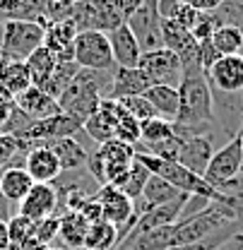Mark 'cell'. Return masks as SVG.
<instances>
[{
	"mask_svg": "<svg viewBox=\"0 0 243 250\" xmlns=\"http://www.w3.org/2000/svg\"><path fill=\"white\" fill-rule=\"evenodd\" d=\"M221 192H234V195H241V197H243V173L239 176V178L229 181L226 186L221 188Z\"/></svg>",
	"mask_w": 243,
	"mask_h": 250,
	"instance_id": "74e56055",
	"label": "cell"
},
{
	"mask_svg": "<svg viewBox=\"0 0 243 250\" xmlns=\"http://www.w3.org/2000/svg\"><path fill=\"white\" fill-rule=\"evenodd\" d=\"M0 61H2V48H0Z\"/></svg>",
	"mask_w": 243,
	"mask_h": 250,
	"instance_id": "ee69618b",
	"label": "cell"
},
{
	"mask_svg": "<svg viewBox=\"0 0 243 250\" xmlns=\"http://www.w3.org/2000/svg\"><path fill=\"white\" fill-rule=\"evenodd\" d=\"M118 2V7H121V12H123V17H125V22L145 5V0H116Z\"/></svg>",
	"mask_w": 243,
	"mask_h": 250,
	"instance_id": "8d00e7d4",
	"label": "cell"
},
{
	"mask_svg": "<svg viewBox=\"0 0 243 250\" xmlns=\"http://www.w3.org/2000/svg\"><path fill=\"white\" fill-rule=\"evenodd\" d=\"M159 17L161 20H171V22H176V24L193 31L200 12L193 10L190 5L181 2V0H159Z\"/></svg>",
	"mask_w": 243,
	"mask_h": 250,
	"instance_id": "cb8c5ba5",
	"label": "cell"
},
{
	"mask_svg": "<svg viewBox=\"0 0 243 250\" xmlns=\"http://www.w3.org/2000/svg\"><path fill=\"white\" fill-rule=\"evenodd\" d=\"M36 186L34 178L27 173L24 166H12L0 171V192L5 195V200L10 205H20L27 195L31 192V188Z\"/></svg>",
	"mask_w": 243,
	"mask_h": 250,
	"instance_id": "ac0fdd59",
	"label": "cell"
},
{
	"mask_svg": "<svg viewBox=\"0 0 243 250\" xmlns=\"http://www.w3.org/2000/svg\"><path fill=\"white\" fill-rule=\"evenodd\" d=\"M169 137H174V123H169V121H164V118H159V116H154L150 121L140 123V142H142L145 147L159 145V142H164V140H169Z\"/></svg>",
	"mask_w": 243,
	"mask_h": 250,
	"instance_id": "4316f807",
	"label": "cell"
},
{
	"mask_svg": "<svg viewBox=\"0 0 243 250\" xmlns=\"http://www.w3.org/2000/svg\"><path fill=\"white\" fill-rule=\"evenodd\" d=\"M118 111H121L118 101H113V99H104L101 106H99V111L85 121L82 130L89 135L96 145H106V142L116 140V121H118Z\"/></svg>",
	"mask_w": 243,
	"mask_h": 250,
	"instance_id": "8fae6325",
	"label": "cell"
},
{
	"mask_svg": "<svg viewBox=\"0 0 243 250\" xmlns=\"http://www.w3.org/2000/svg\"><path fill=\"white\" fill-rule=\"evenodd\" d=\"M214 140L212 135H200V137H190V140H183V149L178 156V164L185 166L188 171H193L195 176H202L205 178V171L210 166L214 156Z\"/></svg>",
	"mask_w": 243,
	"mask_h": 250,
	"instance_id": "7c38bea8",
	"label": "cell"
},
{
	"mask_svg": "<svg viewBox=\"0 0 243 250\" xmlns=\"http://www.w3.org/2000/svg\"><path fill=\"white\" fill-rule=\"evenodd\" d=\"M10 246V231H7V221L0 219V250Z\"/></svg>",
	"mask_w": 243,
	"mask_h": 250,
	"instance_id": "60d3db41",
	"label": "cell"
},
{
	"mask_svg": "<svg viewBox=\"0 0 243 250\" xmlns=\"http://www.w3.org/2000/svg\"><path fill=\"white\" fill-rule=\"evenodd\" d=\"M24 62H27V67H29L31 84H34V87H44V84L53 77V72H56V67H58V58H56L46 46H41L39 51H34Z\"/></svg>",
	"mask_w": 243,
	"mask_h": 250,
	"instance_id": "7402d4cb",
	"label": "cell"
},
{
	"mask_svg": "<svg viewBox=\"0 0 243 250\" xmlns=\"http://www.w3.org/2000/svg\"><path fill=\"white\" fill-rule=\"evenodd\" d=\"M24 168L34 178V183H53L63 176L61 161L58 156L53 154L48 147L39 145V147H31L27 156H24Z\"/></svg>",
	"mask_w": 243,
	"mask_h": 250,
	"instance_id": "4fadbf2b",
	"label": "cell"
},
{
	"mask_svg": "<svg viewBox=\"0 0 243 250\" xmlns=\"http://www.w3.org/2000/svg\"><path fill=\"white\" fill-rule=\"evenodd\" d=\"M67 20L75 22L77 34L80 31H104L111 34L125 24L121 7L116 0H80L70 12Z\"/></svg>",
	"mask_w": 243,
	"mask_h": 250,
	"instance_id": "7a4b0ae2",
	"label": "cell"
},
{
	"mask_svg": "<svg viewBox=\"0 0 243 250\" xmlns=\"http://www.w3.org/2000/svg\"><path fill=\"white\" fill-rule=\"evenodd\" d=\"M89 231V221L80 212H67L61 217V241L67 250H85V238Z\"/></svg>",
	"mask_w": 243,
	"mask_h": 250,
	"instance_id": "44dd1931",
	"label": "cell"
},
{
	"mask_svg": "<svg viewBox=\"0 0 243 250\" xmlns=\"http://www.w3.org/2000/svg\"><path fill=\"white\" fill-rule=\"evenodd\" d=\"M118 104H121L123 111H128L137 123H145V121H150V118L156 116L145 96H125V99H118Z\"/></svg>",
	"mask_w": 243,
	"mask_h": 250,
	"instance_id": "4dcf8cb0",
	"label": "cell"
},
{
	"mask_svg": "<svg viewBox=\"0 0 243 250\" xmlns=\"http://www.w3.org/2000/svg\"><path fill=\"white\" fill-rule=\"evenodd\" d=\"M44 147H48L53 154L58 156L63 173H72V171H85V168H87L89 152H87L75 137H63V140L48 142V145H44Z\"/></svg>",
	"mask_w": 243,
	"mask_h": 250,
	"instance_id": "e0dca14e",
	"label": "cell"
},
{
	"mask_svg": "<svg viewBox=\"0 0 243 250\" xmlns=\"http://www.w3.org/2000/svg\"><path fill=\"white\" fill-rule=\"evenodd\" d=\"M61 233V217H48V219H41L36 221V229H34V238L51 246Z\"/></svg>",
	"mask_w": 243,
	"mask_h": 250,
	"instance_id": "d6a6232c",
	"label": "cell"
},
{
	"mask_svg": "<svg viewBox=\"0 0 243 250\" xmlns=\"http://www.w3.org/2000/svg\"><path fill=\"white\" fill-rule=\"evenodd\" d=\"M48 248H51V246H46V243H41V241H36V238H31V241L20 246V250H48Z\"/></svg>",
	"mask_w": 243,
	"mask_h": 250,
	"instance_id": "b9f144b4",
	"label": "cell"
},
{
	"mask_svg": "<svg viewBox=\"0 0 243 250\" xmlns=\"http://www.w3.org/2000/svg\"><path fill=\"white\" fill-rule=\"evenodd\" d=\"M72 61L82 70H94V72H106L113 70V53H111V41L109 34L104 31H80L75 39V56Z\"/></svg>",
	"mask_w": 243,
	"mask_h": 250,
	"instance_id": "277c9868",
	"label": "cell"
},
{
	"mask_svg": "<svg viewBox=\"0 0 243 250\" xmlns=\"http://www.w3.org/2000/svg\"><path fill=\"white\" fill-rule=\"evenodd\" d=\"M15 104H17L20 111H24V113L29 116L31 121H44V118H51V116L63 113L58 101H56L51 94H46L44 89L34 87V84H31L27 92L15 96Z\"/></svg>",
	"mask_w": 243,
	"mask_h": 250,
	"instance_id": "5bb4252c",
	"label": "cell"
},
{
	"mask_svg": "<svg viewBox=\"0 0 243 250\" xmlns=\"http://www.w3.org/2000/svg\"><path fill=\"white\" fill-rule=\"evenodd\" d=\"M210 89L217 94L243 92V56H224L205 72Z\"/></svg>",
	"mask_w": 243,
	"mask_h": 250,
	"instance_id": "ba28073f",
	"label": "cell"
},
{
	"mask_svg": "<svg viewBox=\"0 0 243 250\" xmlns=\"http://www.w3.org/2000/svg\"><path fill=\"white\" fill-rule=\"evenodd\" d=\"M0 87L10 94L12 99L27 92L31 87V75L24 61H0Z\"/></svg>",
	"mask_w": 243,
	"mask_h": 250,
	"instance_id": "ffe728a7",
	"label": "cell"
},
{
	"mask_svg": "<svg viewBox=\"0 0 243 250\" xmlns=\"http://www.w3.org/2000/svg\"><path fill=\"white\" fill-rule=\"evenodd\" d=\"M219 27H221V22H219L217 12H200V17H198V22L193 27V39L198 43H205V41L212 39L214 31L219 29Z\"/></svg>",
	"mask_w": 243,
	"mask_h": 250,
	"instance_id": "1f68e13d",
	"label": "cell"
},
{
	"mask_svg": "<svg viewBox=\"0 0 243 250\" xmlns=\"http://www.w3.org/2000/svg\"><path fill=\"white\" fill-rule=\"evenodd\" d=\"M27 147L17 135H0V171L12 166H24Z\"/></svg>",
	"mask_w": 243,
	"mask_h": 250,
	"instance_id": "484cf974",
	"label": "cell"
},
{
	"mask_svg": "<svg viewBox=\"0 0 243 250\" xmlns=\"http://www.w3.org/2000/svg\"><path fill=\"white\" fill-rule=\"evenodd\" d=\"M34 229H36V221L22 217V214H12L7 219V231H10V243L12 246H22L34 238Z\"/></svg>",
	"mask_w": 243,
	"mask_h": 250,
	"instance_id": "f1b7e54d",
	"label": "cell"
},
{
	"mask_svg": "<svg viewBox=\"0 0 243 250\" xmlns=\"http://www.w3.org/2000/svg\"><path fill=\"white\" fill-rule=\"evenodd\" d=\"M75 39L77 27L72 20H48L44 24V46L58 58V61H72L75 56Z\"/></svg>",
	"mask_w": 243,
	"mask_h": 250,
	"instance_id": "30bf717a",
	"label": "cell"
},
{
	"mask_svg": "<svg viewBox=\"0 0 243 250\" xmlns=\"http://www.w3.org/2000/svg\"><path fill=\"white\" fill-rule=\"evenodd\" d=\"M10 217H12V205H10V202L5 200V195L0 192V219H2V221H7Z\"/></svg>",
	"mask_w": 243,
	"mask_h": 250,
	"instance_id": "ab89813d",
	"label": "cell"
},
{
	"mask_svg": "<svg viewBox=\"0 0 243 250\" xmlns=\"http://www.w3.org/2000/svg\"><path fill=\"white\" fill-rule=\"evenodd\" d=\"M150 87L152 84H150L147 75L140 67H116L109 99L118 101V99H125V96H142Z\"/></svg>",
	"mask_w": 243,
	"mask_h": 250,
	"instance_id": "2e32d148",
	"label": "cell"
},
{
	"mask_svg": "<svg viewBox=\"0 0 243 250\" xmlns=\"http://www.w3.org/2000/svg\"><path fill=\"white\" fill-rule=\"evenodd\" d=\"M185 5H190L193 10H198V12H217L221 5H224V0H181Z\"/></svg>",
	"mask_w": 243,
	"mask_h": 250,
	"instance_id": "e575fe53",
	"label": "cell"
},
{
	"mask_svg": "<svg viewBox=\"0 0 243 250\" xmlns=\"http://www.w3.org/2000/svg\"><path fill=\"white\" fill-rule=\"evenodd\" d=\"M150 106L154 108V113L169 123L176 121L178 116V106H181V96H178V89L176 87H164V84H152L147 92L142 94Z\"/></svg>",
	"mask_w": 243,
	"mask_h": 250,
	"instance_id": "d6986e66",
	"label": "cell"
},
{
	"mask_svg": "<svg viewBox=\"0 0 243 250\" xmlns=\"http://www.w3.org/2000/svg\"><path fill=\"white\" fill-rule=\"evenodd\" d=\"M22 5H24V0H0V17L12 20L22 10Z\"/></svg>",
	"mask_w": 243,
	"mask_h": 250,
	"instance_id": "d590c367",
	"label": "cell"
},
{
	"mask_svg": "<svg viewBox=\"0 0 243 250\" xmlns=\"http://www.w3.org/2000/svg\"><path fill=\"white\" fill-rule=\"evenodd\" d=\"M44 46V24L29 20H5L0 48L7 61H27L34 51Z\"/></svg>",
	"mask_w": 243,
	"mask_h": 250,
	"instance_id": "3957f363",
	"label": "cell"
},
{
	"mask_svg": "<svg viewBox=\"0 0 243 250\" xmlns=\"http://www.w3.org/2000/svg\"><path fill=\"white\" fill-rule=\"evenodd\" d=\"M116 140H121L125 145H133V147L140 140V123L128 111H123V108L118 111V121H116Z\"/></svg>",
	"mask_w": 243,
	"mask_h": 250,
	"instance_id": "f546056e",
	"label": "cell"
},
{
	"mask_svg": "<svg viewBox=\"0 0 243 250\" xmlns=\"http://www.w3.org/2000/svg\"><path fill=\"white\" fill-rule=\"evenodd\" d=\"M150 84H164V87H176L183 82V65L176 53H171L169 48H156V51H147L142 53L140 65H137Z\"/></svg>",
	"mask_w": 243,
	"mask_h": 250,
	"instance_id": "52a82bcc",
	"label": "cell"
},
{
	"mask_svg": "<svg viewBox=\"0 0 243 250\" xmlns=\"http://www.w3.org/2000/svg\"><path fill=\"white\" fill-rule=\"evenodd\" d=\"M150 178H152V173H150V171L135 159V161H133V168H130V173H128V178L123 181V186L118 188V190L135 202V200L142 197V190H145V186H147Z\"/></svg>",
	"mask_w": 243,
	"mask_h": 250,
	"instance_id": "83f0119b",
	"label": "cell"
},
{
	"mask_svg": "<svg viewBox=\"0 0 243 250\" xmlns=\"http://www.w3.org/2000/svg\"><path fill=\"white\" fill-rule=\"evenodd\" d=\"M77 72H80V65L75 61H58V67H56V72H53V77L44 84V87H39V89H44L46 94H51L56 101L63 96V92L72 84V80L77 77Z\"/></svg>",
	"mask_w": 243,
	"mask_h": 250,
	"instance_id": "d4e9b609",
	"label": "cell"
},
{
	"mask_svg": "<svg viewBox=\"0 0 243 250\" xmlns=\"http://www.w3.org/2000/svg\"><path fill=\"white\" fill-rule=\"evenodd\" d=\"M217 250H243V238H241V233H236L234 238H229L226 243H221Z\"/></svg>",
	"mask_w": 243,
	"mask_h": 250,
	"instance_id": "f35d334b",
	"label": "cell"
},
{
	"mask_svg": "<svg viewBox=\"0 0 243 250\" xmlns=\"http://www.w3.org/2000/svg\"><path fill=\"white\" fill-rule=\"evenodd\" d=\"M109 41H111V53H113L116 67H137L140 65L142 48H140L135 34L130 31L128 24H123L116 31H111L109 34Z\"/></svg>",
	"mask_w": 243,
	"mask_h": 250,
	"instance_id": "9a60e30c",
	"label": "cell"
},
{
	"mask_svg": "<svg viewBox=\"0 0 243 250\" xmlns=\"http://www.w3.org/2000/svg\"><path fill=\"white\" fill-rule=\"evenodd\" d=\"M77 130H82V121L67 116V113H58V116H51V118H44V121H34V123L17 135L24 147H39V145H48V142H56L63 137H72Z\"/></svg>",
	"mask_w": 243,
	"mask_h": 250,
	"instance_id": "8992f818",
	"label": "cell"
},
{
	"mask_svg": "<svg viewBox=\"0 0 243 250\" xmlns=\"http://www.w3.org/2000/svg\"><path fill=\"white\" fill-rule=\"evenodd\" d=\"M241 173H243V149L239 135H234L224 147H219L214 152L212 161H210V166L205 171V181L210 186H214L217 190H221L229 181L239 178Z\"/></svg>",
	"mask_w": 243,
	"mask_h": 250,
	"instance_id": "5b68a950",
	"label": "cell"
},
{
	"mask_svg": "<svg viewBox=\"0 0 243 250\" xmlns=\"http://www.w3.org/2000/svg\"><path fill=\"white\" fill-rule=\"evenodd\" d=\"M15 108H17L15 99L10 94H0V130H2V125L10 121V116H12Z\"/></svg>",
	"mask_w": 243,
	"mask_h": 250,
	"instance_id": "836d02e7",
	"label": "cell"
},
{
	"mask_svg": "<svg viewBox=\"0 0 243 250\" xmlns=\"http://www.w3.org/2000/svg\"><path fill=\"white\" fill-rule=\"evenodd\" d=\"M178 96H181V106L174 121V135H178L181 140L212 135L217 116H214V99L207 77L205 75L185 77L178 84Z\"/></svg>",
	"mask_w": 243,
	"mask_h": 250,
	"instance_id": "6da1fadb",
	"label": "cell"
},
{
	"mask_svg": "<svg viewBox=\"0 0 243 250\" xmlns=\"http://www.w3.org/2000/svg\"><path fill=\"white\" fill-rule=\"evenodd\" d=\"M48 250H67V248H63V246H58V248H53V246H51Z\"/></svg>",
	"mask_w": 243,
	"mask_h": 250,
	"instance_id": "7bdbcfd3",
	"label": "cell"
},
{
	"mask_svg": "<svg viewBox=\"0 0 243 250\" xmlns=\"http://www.w3.org/2000/svg\"><path fill=\"white\" fill-rule=\"evenodd\" d=\"M56 212H58V190L53 183H36L29 195L17 205V214L31 221L56 217Z\"/></svg>",
	"mask_w": 243,
	"mask_h": 250,
	"instance_id": "9c48e42d",
	"label": "cell"
},
{
	"mask_svg": "<svg viewBox=\"0 0 243 250\" xmlns=\"http://www.w3.org/2000/svg\"><path fill=\"white\" fill-rule=\"evenodd\" d=\"M214 51L219 58L224 56H243V31L234 24H221L212 36Z\"/></svg>",
	"mask_w": 243,
	"mask_h": 250,
	"instance_id": "603a6c76",
	"label": "cell"
}]
</instances>
